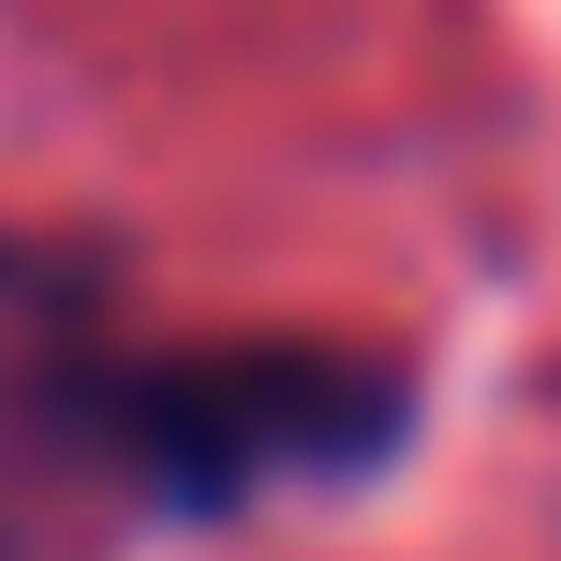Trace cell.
Here are the masks:
<instances>
[{
    "instance_id": "cell-1",
    "label": "cell",
    "mask_w": 561,
    "mask_h": 561,
    "mask_svg": "<svg viewBox=\"0 0 561 561\" xmlns=\"http://www.w3.org/2000/svg\"><path fill=\"white\" fill-rule=\"evenodd\" d=\"M414 385L385 355H325V340H237V355H163L118 399V444L178 517L266 503V488H340L369 458H399Z\"/></svg>"
}]
</instances>
